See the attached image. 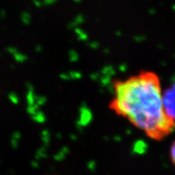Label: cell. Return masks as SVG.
Wrapping results in <instances>:
<instances>
[{
  "mask_svg": "<svg viewBox=\"0 0 175 175\" xmlns=\"http://www.w3.org/2000/svg\"><path fill=\"white\" fill-rule=\"evenodd\" d=\"M162 101L165 114L175 123V82L162 91Z\"/></svg>",
  "mask_w": 175,
  "mask_h": 175,
  "instance_id": "cell-2",
  "label": "cell"
},
{
  "mask_svg": "<svg viewBox=\"0 0 175 175\" xmlns=\"http://www.w3.org/2000/svg\"><path fill=\"white\" fill-rule=\"evenodd\" d=\"M169 154H170V158L171 161L173 162V164L175 165V140L173 141V143L172 144L170 147V152H169Z\"/></svg>",
  "mask_w": 175,
  "mask_h": 175,
  "instance_id": "cell-3",
  "label": "cell"
},
{
  "mask_svg": "<svg viewBox=\"0 0 175 175\" xmlns=\"http://www.w3.org/2000/svg\"><path fill=\"white\" fill-rule=\"evenodd\" d=\"M109 108L147 136L156 140L166 137L175 128L162 101V88L157 74L142 71L113 83Z\"/></svg>",
  "mask_w": 175,
  "mask_h": 175,
  "instance_id": "cell-1",
  "label": "cell"
}]
</instances>
